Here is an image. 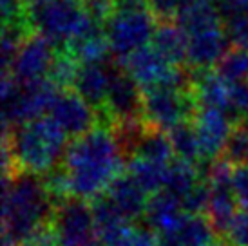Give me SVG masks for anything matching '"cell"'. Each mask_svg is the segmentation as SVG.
<instances>
[{"label":"cell","instance_id":"1","mask_svg":"<svg viewBox=\"0 0 248 246\" xmlns=\"http://www.w3.org/2000/svg\"><path fill=\"white\" fill-rule=\"evenodd\" d=\"M125 154L114 129L98 123L89 132L73 138L62 159L71 196L83 201L107 192L109 184L125 172Z\"/></svg>","mask_w":248,"mask_h":246},{"label":"cell","instance_id":"2","mask_svg":"<svg viewBox=\"0 0 248 246\" xmlns=\"http://www.w3.org/2000/svg\"><path fill=\"white\" fill-rule=\"evenodd\" d=\"M4 181L2 232L4 239L20 245L42 225L51 221L55 203L49 196L42 176L16 174Z\"/></svg>","mask_w":248,"mask_h":246},{"label":"cell","instance_id":"3","mask_svg":"<svg viewBox=\"0 0 248 246\" xmlns=\"http://www.w3.org/2000/svg\"><path fill=\"white\" fill-rule=\"evenodd\" d=\"M2 138L11 147L18 174L46 176L62 163L69 136L51 116H40L4 130Z\"/></svg>","mask_w":248,"mask_h":246},{"label":"cell","instance_id":"4","mask_svg":"<svg viewBox=\"0 0 248 246\" xmlns=\"http://www.w3.org/2000/svg\"><path fill=\"white\" fill-rule=\"evenodd\" d=\"M198 103L192 87L156 85L143 91V120L149 127L169 132L183 122H192Z\"/></svg>","mask_w":248,"mask_h":246},{"label":"cell","instance_id":"5","mask_svg":"<svg viewBox=\"0 0 248 246\" xmlns=\"http://www.w3.org/2000/svg\"><path fill=\"white\" fill-rule=\"evenodd\" d=\"M207 179L210 196H208L207 217L210 219L217 235L225 237L228 226L237 215V196L234 190V165L225 157H219L207 167Z\"/></svg>","mask_w":248,"mask_h":246},{"label":"cell","instance_id":"6","mask_svg":"<svg viewBox=\"0 0 248 246\" xmlns=\"http://www.w3.org/2000/svg\"><path fill=\"white\" fill-rule=\"evenodd\" d=\"M98 123L114 127L122 122L143 118V91L122 65H110L107 100L98 110Z\"/></svg>","mask_w":248,"mask_h":246},{"label":"cell","instance_id":"7","mask_svg":"<svg viewBox=\"0 0 248 246\" xmlns=\"http://www.w3.org/2000/svg\"><path fill=\"white\" fill-rule=\"evenodd\" d=\"M156 26H158V20L152 11L114 13V16L107 22L105 31H107L110 51L116 62L125 60L134 51L147 46L152 40Z\"/></svg>","mask_w":248,"mask_h":246},{"label":"cell","instance_id":"8","mask_svg":"<svg viewBox=\"0 0 248 246\" xmlns=\"http://www.w3.org/2000/svg\"><path fill=\"white\" fill-rule=\"evenodd\" d=\"M51 223L62 246H85L96 239L94 217L89 201L71 198L55 206Z\"/></svg>","mask_w":248,"mask_h":246},{"label":"cell","instance_id":"9","mask_svg":"<svg viewBox=\"0 0 248 246\" xmlns=\"http://www.w3.org/2000/svg\"><path fill=\"white\" fill-rule=\"evenodd\" d=\"M192 123L200 141L203 163H212L216 159H219L225 152L228 138L237 125L234 118L221 109L201 107L196 110Z\"/></svg>","mask_w":248,"mask_h":246},{"label":"cell","instance_id":"10","mask_svg":"<svg viewBox=\"0 0 248 246\" xmlns=\"http://www.w3.org/2000/svg\"><path fill=\"white\" fill-rule=\"evenodd\" d=\"M56 47L40 33L31 34L15 56L11 73L18 83H33L47 78Z\"/></svg>","mask_w":248,"mask_h":246},{"label":"cell","instance_id":"11","mask_svg":"<svg viewBox=\"0 0 248 246\" xmlns=\"http://www.w3.org/2000/svg\"><path fill=\"white\" fill-rule=\"evenodd\" d=\"M49 112L69 138L82 136L98 125L96 110L75 89L60 91Z\"/></svg>","mask_w":248,"mask_h":246},{"label":"cell","instance_id":"12","mask_svg":"<svg viewBox=\"0 0 248 246\" xmlns=\"http://www.w3.org/2000/svg\"><path fill=\"white\" fill-rule=\"evenodd\" d=\"M186 38H188L186 65L190 69H214L223 55L230 49L225 24L203 29Z\"/></svg>","mask_w":248,"mask_h":246},{"label":"cell","instance_id":"13","mask_svg":"<svg viewBox=\"0 0 248 246\" xmlns=\"http://www.w3.org/2000/svg\"><path fill=\"white\" fill-rule=\"evenodd\" d=\"M89 203L93 208L98 241L104 246H118L132 230L134 223L120 212V208L110 201L107 194L98 196Z\"/></svg>","mask_w":248,"mask_h":246},{"label":"cell","instance_id":"14","mask_svg":"<svg viewBox=\"0 0 248 246\" xmlns=\"http://www.w3.org/2000/svg\"><path fill=\"white\" fill-rule=\"evenodd\" d=\"M190 87L198 109L210 107L230 114V82H227L216 69H190Z\"/></svg>","mask_w":248,"mask_h":246},{"label":"cell","instance_id":"15","mask_svg":"<svg viewBox=\"0 0 248 246\" xmlns=\"http://www.w3.org/2000/svg\"><path fill=\"white\" fill-rule=\"evenodd\" d=\"M185 215L186 212L181 199L163 188L151 194L143 219L152 232L156 235H161V233L174 232L181 225Z\"/></svg>","mask_w":248,"mask_h":246},{"label":"cell","instance_id":"16","mask_svg":"<svg viewBox=\"0 0 248 246\" xmlns=\"http://www.w3.org/2000/svg\"><path fill=\"white\" fill-rule=\"evenodd\" d=\"M105 194L131 223L138 221L140 217H145V210H147V203L151 196L132 179L131 174L122 172L109 184Z\"/></svg>","mask_w":248,"mask_h":246},{"label":"cell","instance_id":"17","mask_svg":"<svg viewBox=\"0 0 248 246\" xmlns=\"http://www.w3.org/2000/svg\"><path fill=\"white\" fill-rule=\"evenodd\" d=\"M110 83V65L104 63H82L75 82V91L93 109L102 110L107 100Z\"/></svg>","mask_w":248,"mask_h":246},{"label":"cell","instance_id":"18","mask_svg":"<svg viewBox=\"0 0 248 246\" xmlns=\"http://www.w3.org/2000/svg\"><path fill=\"white\" fill-rule=\"evenodd\" d=\"M176 22L185 31L186 36H190L203 29L221 26L223 16L212 0H183Z\"/></svg>","mask_w":248,"mask_h":246},{"label":"cell","instance_id":"19","mask_svg":"<svg viewBox=\"0 0 248 246\" xmlns=\"http://www.w3.org/2000/svg\"><path fill=\"white\" fill-rule=\"evenodd\" d=\"M65 47L78 58L80 63H105L109 55H112L107 31L96 22L85 33L71 40Z\"/></svg>","mask_w":248,"mask_h":246},{"label":"cell","instance_id":"20","mask_svg":"<svg viewBox=\"0 0 248 246\" xmlns=\"http://www.w3.org/2000/svg\"><path fill=\"white\" fill-rule=\"evenodd\" d=\"M151 46L167 62L172 65H181L186 62V49H188V38L185 31L179 28L178 22L161 20L154 29Z\"/></svg>","mask_w":248,"mask_h":246},{"label":"cell","instance_id":"21","mask_svg":"<svg viewBox=\"0 0 248 246\" xmlns=\"http://www.w3.org/2000/svg\"><path fill=\"white\" fill-rule=\"evenodd\" d=\"M207 179V165H192L174 157L167 167L165 190L174 194L181 201Z\"/></svg>","mask_w":248,"mask_h":246},{"label":"cell","instance_id":"22","mask_svg":"<svg viewBox=\"0 0 248 246\" xmlns=\"http://www.w3.org/2000/svg\"><path fill=\"white\" fill-rule=\"evenodd\" d=\"M167 167L156 161H151L141 156H131L125 163V172L131 174L132 179L143 188L149 196L158 190H163L165 186Z\"/></svg>","mask_w":248,"mask_h":246},{"label":"cell","instance_id":"23","mask_svg":"<svg viewBox=\"0 0 248 246\" xmlns=\"http://www.w3.org/2000/svg\"><path fill=\"white\" fill-rule=\"evenodd\" d=\"M132 156L147 157V159L161 165H169L176 157L172 151V143L169 139V134L165 130L154 129V127H147V130H145V134L140 139L138 147H136Z\"/></svg>","mask_w":248,"mask_h":246},{"label":"cell","instance_id":"24","mask_svg":"<svg viewBox=\"0 0 248 246\" xmlns=\"http://www.w3.org/2000/svg\"><path fill=\"white\" fill-rule=\"evenodd\" d=\"M167 134H169V139L172 143L174 156L178 159H183V161L192 165L203 163L200 141H198V134H196L192 122L179 123L174 129L169 130Z\"/></svg>","mask_w":248,"mask_h":246},{"label":"cell","instance_id":"25","mask_svg":"<svg viewBox=\"0 0 248 246\" xmlns=\"http://www.w3.org/2000/svg\"><path fill=\"white\" fill-rule=\"evenodd\" d=\"M80 67H82V63L78 62V58L63 46L55 51V58L51 62L47 78L60 91L75 89V82Z\"/></svg>","mask_w":248,"mask_h":246},{"label":"cell","instance_id":"26","mask_svg":"<svg viewBox=\"0 0 248 246\" xmlns=\"http://www.w3.org/2000/svg\"><path fill=\"white\" fill-rule=\"evenodd\" d=\"M216 71L230 83L248 82V51L230 47L217 62Z\"/></svg>","mask_w":248,"mask_h":246},{"label":"cell","instance_id":"27","mask_svg":"<svg viewBox=\"0 0 248 246\" xmlns=\"http://www.w3.org/2000/svg\"><path fill=\"white\" fill-rule=\"evenodd\" d=\"M225 31L234 47L248 51V7L237 9L234 13L223 16Z\"/></svg>","mask_w":248,"mask_h":246},{"label":"cell","instance_id":"28","mask_svg":"<svg viewBox=\"0 0 248 246\" xmlns=\"http://www.w3.org/2000/svg\"><path fill=\"white\" fill-rule=\"evenodd\" d=\"M221 157H225L228 163H232L234 167L248 163V130L243 125L239 123L235 125Z\"/></svg>","mask_w":248,"mask_h":246},{"label":"cell","instance_id":"29","mask_svg":"<svg viewBox=\"0 0 248 246\" xmlns=\"http://www.w3.org/2000/svg\"><path fill=\"white\" fill-rule=\"evenodd\" d=\"M230 114L235 123L248 116V82L230 83Z\"/></svg>","mask_w":248,"mask_h":246},{"label":"cell","instance_id":"30","mask_svg":"<svg viewBox=\"0 0 248 246\" xmlns=\"http://www.w3.org/2000/svg\"><path fill=\"white\" fill-rule=\"evenodd\" d=\"M80 2L91 18L104 28L116 13V0H80Z\"/></svg>","mask_w":248,"mask_h":246},{"label":"cell","instance_id":"31","mask_svg":"<svg viewBox=\"0 0 248 246\" xmlns=\"http://www.w3.org/2000/svg\"><path fill=\"white\" fill-rule=\"evenodd\" d=\"M225 239L232 246H248V210H239L228 226Z\"/></svg>","mask_w":248,"mask_h":246},{"label":"cell","instance_id":"32","mask_svg":"<svg viewBox=\"0 0 248 246\" xmlns=\"http://www.w3.org/2000/svg\"><path fill=\"white\" fill-rule=\"evenodd\" d=\"M18 246H62L58 233H56L53 223L49 221L46 225H42L35 233H31L28 239L20 243Z\"/></svg>","mask_w":248,"mask_h":246},{"label":"cell","instance_id":"33","mask_svg":"<svg viewBox=\"0 0 248 246\" xmlns=\"http://www.w3.org/2000/svg\"><path fill=\"white\" fill-rule=\"evenodd\" d=\"M149 6L158 22L174 20L181 7V0H149Z\"/></svg>","mask_w":248,"mask_h":246},{"label":"cell","instance_id":"34","mask_svg":"<svg viewBox=\"0 0 248 246\" xmlns=\"http://www.w3.org/2000/svg\"><path fill=\"white\" fill-rule=\"evenodd\" d=\"M234 190L243 210H248V165L234 167Z\"/></svg>","mask_w":248,"mask_h":246},{"label":"cell","instance_id":"35","mask_svg":"<svg viewBox=\"0 0 248 246\" xmlns=\"http://www.w3.org/2000/svg\"><path fill=\"white\" fill-rule=\"evenodd\" d=\"M85 246H104V245H102V243L98 241V237H96V239L89 241V243H87V245H85Z\"/></svg>","mask_w":248,"mask_h":246},{"label":"cell","instance_id":"36","mask_svg":"<svg viewBox=\"0 0 248 246\" xmlns=\"http://www.w3.org/2000/svg\"><path fill=\"white\" fill-rule=\"evenodd\" d=\"M214 4H221V2H223V0H212Z\"/></svg>","mask_w":248,"mask_h":246},{"label":"cell","instance_id":"37","mask_svg":"<svg viewBox=\"0 0 248 246\" xmlns=\"http://www.w3.org/2000/svg\"><path fill=\"white\" fill-rule=\"evenodd\" d=\"M181 2H183V0H181Z\"/></svg>","mask_w":248,"mask_h":246},{"label":"cell","instance_id":"38","mask_svg":"<svg viewBox=\"0 0 248 246\" xmlns=\"http://www.w3.org/2000/svg\"><path fill=\"white\" fill-rule=\"evenodd\" d=\"M247 165H248V163H247Z\"/></svg>","mask_w":248,"mask_h":246}]
</instances>
